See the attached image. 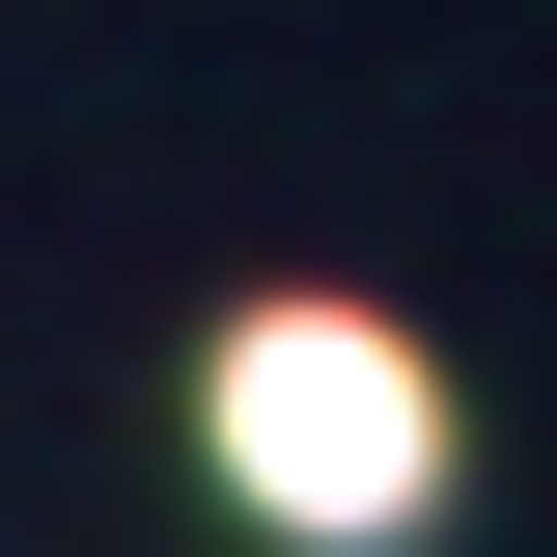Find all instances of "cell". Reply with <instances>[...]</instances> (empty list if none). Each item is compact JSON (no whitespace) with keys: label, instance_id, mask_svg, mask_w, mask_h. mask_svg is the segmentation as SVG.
<instances>
[{"label":"cell","instance_id":"obj_1","mask_svg":"<svg viewBox=\"0 0 557 557\" xmlns=\"http://www.w3.org/2000/svg\"><path fill=\"white\" fill-rule=\"evenodd\" d=\"M196 418H223V502H278V530H335V557L446 502V391H418L391 307H251Z\"/></svg>","mask_w":557,"mask_h":557}]
</instances>
